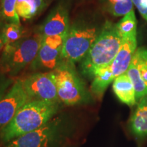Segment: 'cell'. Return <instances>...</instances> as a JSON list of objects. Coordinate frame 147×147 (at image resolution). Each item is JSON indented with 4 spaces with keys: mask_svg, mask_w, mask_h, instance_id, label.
<instances>
[{
    "mask_svg": "<svg viewBox=\"0 0 147 147\" xmlns=\"http://www.w3.org/2000/svg\"><path fill=\"white\" fill-rule=\"evenodd\" d=\"M60 108L61 102L28 101L12 120L0 130V140L6 144L16 138L34 131L54 118Z\"/></svg>",
    "mask_w": 147,
    "mask_h": 147,
    "instance_id": "1",
    "label": "cell"
},
{
    "mask_svg": "<svg viewBox=\"0 0 147 147\" xmlns=\"http://www.w3.org/2000/svg\"><path fill=\"white\" fill-rule=\"evenodd\" d=\"M122 44L117 24L107 21L100 34L81 61V71L84 76L93 78L97 69L110 65L115 59Z\"/></svg>",
    "mask_w": 147,
    "mask_h": 147,
    "instance_id": "2",
    "label": "cell"
},
{
    "mask_svg": "<svg viewBox=\"0 0 147 147\" xmlns=\"http://www.w3.org/2000/svg\"><path fill=\"white\" fill-rule=\"evenodd\" d=\"M72 131L73 125L69 117L57 115L34 131L12 140L5 147H61Z\"/></svg>",
    "mask_w": 147,
    "mask_h": 147,
    "instance_id": "3",
    "label": "cell"
},
{
    "mask_svg": "<svg viewBox=\"0 0 147 147\" xmlns=\"http://www.w3.org/2000/svg\"><path fill=\"white\" fill-rule=\"evenodd\" d=\"M43 36L40 32L24 36L12 45L4 46L0 59L3 73L10 76L18 74L36 59L41 46Z\"/></svg>",
    "mask_w": 147,
    "mask_h": 147,
    "instance_id": "4",
    "label": "cell"
},
{
    "mask_svg": "<svg viewBox=\"0 0 147 147\" xmlns=\"http://www.w3.org/2000/svg\"><path fill=\"white\" fill-rule=\"evenodd\" d=\"M72 66L71 64L62 63L50 71L59 99L69 106L88 104L91 101V95Z\"/></svg>",
    "mask_w": 147,
    "mask_h": 147,
    "instance_id": "5",
    "label": "cell"
},
{
    "mask_svg": "<svg viewBox=\"0 0 147 147\" xmlns=\"http://www.w3.org/2000/svg\"><path fill=\"white\" fill-rule=\"evenodd\" d=\"M101 32V31H100ZM95 27L76 23L69 27L61 52V63L74 65L81 61L100 34Z\"/></svg>",
    "mask_w": 147,
    "mask_h": 147,
    "instance_id": "6",
    "label": "cell"
},
{
    "mask_svg": "<svg viewBox=\"0 0 147 147\" xmlns=\"http://www.w3.org/2000/svg\"><path fill=\"white\" fill-rule=\"evenodd\" d=\"M66 36H43L38 55L32 63V68L50 71L57 68L61 64V52Z\"/></svg>",
    "mask_w": 147,
    "mask_h": 147,
    "instance_id": "7",
    "label": "cell"
},
{
    "mask_svg": "<svg viewBox=\"0 0 147 147\" xmlns=\"http://www.w3.org/2000/svg\"><path fill=\"white\" fill-rule=\"evenodd\" d=\"M23 83L29 100L60 102L50 71L33 74L23 80Z\"/></svg>",
    "mask_w": 147,
    "mask_h": 147,
    "instance_id": "8",
    "label": "cell"
},
{
    "mask_svg": "<svg viewBox=\"0 0 147 147\" xmlns=\"http://www.w3.org/2000/svg\"><path fill=\"white\" fill-rule=\"evenodd\" d=\"M28 101L23 80L18 79L0 100V130L12 120L18 110Z\"/></svg>",
    "mask_w": 147,
    "mask_h": 147,
    "instance_id": "9",
    "label": "cell"
},
{
    "mask_svg": "<svg viewBox=\"0 0 147 147\" xmlns=\"http://www.w3.org/2000/svg\"><path fill=\"white\" fill-rule=\"evenodd\" d=\"M136 32L122 38L120 49L115 59L110 65L115 79L127 70L136 51Z\"/></svg>",
    "mask_w": 147,
    "mask_h": 147,
    "instance_id": "10",
    "label": "cell"
},
{
    "mask_svg": "<svg viewBox=\"0 0 147 147\" xmlns=\"http://www.w3.org/2000/svg\"><path fill=\"white\" fill-rule=\"evenodd\" d=\"M69 29V13L63 5L55 8L42 24L40 34L43 36H52L67 34Z\"/></svg>",
    "mask_w": 147,
    "mask_h": 147,
    "instance_id": "11",
    "label": "cell"
},
{
    "mask_svg": "<svg viewBox=\"0 0 147 147\" xmlns=\"http://www.w3.org/2000/svg\"><path fill=\"white\" fill-rule=\"evenodd\" d=\"M113 89L116 96L122 103L129 106H133L137 104L134 84L126 72L115 78Z\"/></svg>",
    "mask_w": 147,
    "mask_h": 147,
    "instance_id": "12",
    "label": "cell"
},
{
    "mask_svg": "<svg viewBox=\"0 0 147 147\" xmlns=\"http://www.w3.org/2000/svg\"><path fill=\"white\" fill-rule=\"evenodd\" d=\"M130 129L138 138L147 136V95L140 100L136 110L130 119Z\"/></svg>",
    "mask_w": 147,
    "mask_h": 147,
    "instance_id": "13",
    "label": "cell"
},
{
    "mask_svg": "<svg viewBox=\"0 0 147 147\" xmlns=\"http://www.w3.org/2000/svg\"><path fill=\"white\" fill-rule=\"evenodd\" d=\"M93 78L91 90L93 94L98 98L103 96L108 85L115 80L110 65L97 69Z\"/></svg>",
    "mask_w": 147,
    "mask_h": 147,
    "instance_id": "14",
    "label": "cell"
},
{
    "mask_svg": "<svg viewBox=\"0 0 147 147\" xmlns=\"http://www.w3.org/2000/svg\"><path fill=\"white\" fill-rule=\"evenodd\" d=\"M129 78L131 80L136 91V100L140 101L142 97L147 95V86L143 81L141 74L138 67L136 59L134 55L133 59L126 71Z\"/></svg>",
    "mask_w": 147,
    "mask_h": 147,
    "instance_id": "15",
    "label": "cell"
},
{
    "mask_svg": "<svg viewBox=\"0 0 147 147\" xmlns=\"http://www.w3.org/2000/svg\"><path fill=\"white\" fill-rule=\"evenodd\" d=\"M44 6L43 0H17L16 10L19 16L30 19L41 11Z\"/></svg>",
    "mask_w": 147,
    "mask_h": 147,
    "instance_id": "16",
    "label": "cell"
},
{
    "mask_svg": "<svg viewBox=\"0 0 147 147\" xmlns=\"http://www.w3.org/2000/svg\"><path fill=\"white\" fill-rule=\"evenodd\" d=\"M23 28L21 24L7 23L2 27L3 39L4 42V46H8L18 42L24 36Z\"/></svg>",
    "mask_w": 147,
    "mask_h": 147,
    "instance_id": "17",
    "label": "cell"
},
{
    "mask_svg": "<svg viewBox=\"0 0 147 147\" xmlns=\"http://www.w3.org/2000/svg\"><path fill=\"white\" fill-rule=\"evenodd\" d=\"M117 27L122 38L136 32V18L134 10L125 15L117 24Z\"/></svg>",
    "mask_w": 147,
    "mask_h": 147,
    "instance_id": "18",
    "label": "cell"
},
{
    "mask_svg": "<svg viewBox=\"0 0 147 147\" xmlns=\"http://www.w3.org/2000/svg\"><path fill=\"white\" fill-rule=\"evenodd\" d=\"M17 0H2L1 1V14L8 23L20 25L19 16L16 10Z\"/></svg>",
    "mask_w": 147,
    "mask_h": 147,
    "instance_id": "19",
    "label": "cell"
},
{
    "mask_svg": "<svg viewBox=\"0 0 147 147\" xmlns=\"http://www.w3.org/2000/svg\"><path fill=\"white\" fill-rule=\"evenodd\" d=\"M134 56L136 59L141 77L147 86V48L138 49L134 53Z\"/></svg>",
    "mask_w": 147,
    "mask_h": 147,
    "instance_id": "20",
    "label": "cell"
},
{
    "mask_svg": "<svg viewBox=\"0 0 147 147\" xmlns=\"http://www.w3.org/2000/svg\"><path fill=\"white\" fill-rule=\"evenodd\" d=\"M133 5L131 0H121L115 4H111L110 12L115 16H125L133 10Z\"/></svg>",
    "mask_w": 147,
    "mask_h": 147,
    "instance_id": "21",
    "label": "cell"
},
{
    "mask_svg": "<svg viewBox=\"0 0 147 147\" xmlns=\"http://www.w3.org/2000/svg\"><path fill=\"white\" fill-rule=\"evenodd\" d=\"M14 83L13 78L10 76H7L4 73H0V100L3 98L6 94L9 89V87Z\"/></svg>",
    "mask_w": 147,
    "mask_h": 147,
    "instance_id": "22",
    "label": "cell"
},
{
    "mask_svg": "<svg viewBox=\"0 0 147 147\" xmlns=\"http://www.w3.org/2000/svg\"><path fill=\"white\" fill-rule=\"evenodd\" d=\"M132 2H133L134 5H135L136 6L138 10L139 11V12L140 13L142 12V0H131Z\"/></svg>",
    "mask_w": 147,
    "mask_h": 147,
    "instance_id": "23",
    "label": "cell"
},
{
    "mask_svg": "<svg viewBox=\"0 0 147 147\" xmlns=\"http://www.w3.org/2000/svg\"><path fill=\"white\" fill-rule=\"evenodd\" d=\"M4 47V42L3 39V35H2V27L0 26V51L3 49Z\"/></svg>",
    "mask_w": 147,
    "mask_h": 147,
    "instance_id": "24",
    "label": "cell"
},
{
    "mask_svg": "<svg viewBox=\"0 0 147 147\" xmlns=\"http://www.w3.org/2000/svg\"><path fill=\"white\" fill-rule=\"evenodd\" d=\"M121 1V0H109L110 3H111V4H115V3L119 2V1Z\"/></svg>",
    "mask_w": 147,
    "mask_h": 147,
    "instance_id": "25",
    "label": "cell"
}]
</instances>
